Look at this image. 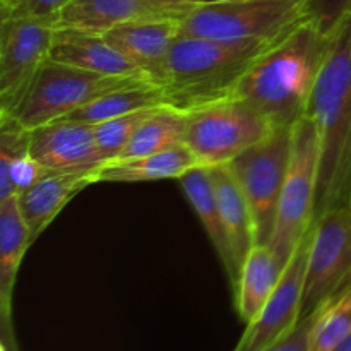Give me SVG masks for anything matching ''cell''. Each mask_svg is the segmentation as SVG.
Returning <instances> with one entry per match:
<instances>
[{"mask_svg":"<svg viewBox=\"0 0 351 351\" xmlns=\"http://www.w3.org/2000/svg\"><path fill=\"white\" fill-rule=\"evenodd\" d=\"M29 228L21 215L17 197L0 201V315L3 338L12 336V295L23 257L31 245Z\"/></svg>","mask_w":351,"mask_h":351,"instance_id":"cell-17","label":"cell"},{"mask_svg":"<svg viewBox=\"0 0 351 351\" xmlns=\"http://www.w3.org/2000/svg\"><path fill=\"white\" fill-rule=\"evenodd\" d=\"M182 19L184 17L132 21L108 31L103 36L123 57L160 84L168 53L182 34Z\"/></svg>","mask_w":351,"mask_h":351,"instance_id":"cell-13","label":"cell"},{"mask_svg":"<svg viewBox=\"0 0 351 351\" xmlns=\"http://www.w3.org/2000/svg\"><path fill=\"white\" fill-rule=\"evenodd\" d=\"M276 127L239 96L219 99L187 113L185 144L204 167L228 165L266 139Z\"/></svg>","mask_w":351,"mask_h":351,"instance_id":"cell-7","label":"cell"},{"mask_svg":"<svg viewBox=\"0 0 351 351\" xmlns=\"http://www.w3.org/2000/svg\"><path fill=\"white\" fill-rule=\"evenodd\" d=\"M163 105L165 95L161 86L154 81H144L99 96L98 99L79 108L67 119L95 125V123L105 122V120L129 115V113L141 112V110L158 108Z\"/></svg>","mask_w":351,"mask_h":351,"instance_id":"cell-23","label":"cell"},{"mask_svg":"<svg viewBox=\"0 0 351 351\" xmlns=\"http://www.w3.org/2000/svg\"><path fill=\"white\" fill-rule=\"evenodd\" d=\"M14 2H16V0H0V10H2V9H7V7L12 5Z\"/></svg>","mask_w":351,"mask_h":351,"instance_id":"cell-34","label":"cell"},{"mask_svg":"<svg viewBox=\"0 0 351 351\" xmlns=\"http://www.w3.org/2000/svg\"><path fill=\"white\" fill-rule=\"evenodd\" d=\"M285 266L269 245H254L240 267L235 304L240 319L250 324L280 285Z\"/></svg>","mask_w":351,"mask_h":351,"instance_id":"cell-19","label":"cell"},{"mask_svg":"<svg viewBox=\"0 0 351 351\" xmlns=\"http://www.w3.org/2000/svg\"><path fill=\"white\" fill-rule=\"evenodd\" d=\"M351 335V287L319 308L311 351H332Z\"/></svg>","mask_w":351,"mask_h":351,"instance_id":"cell-25","label":"cell"},{"mask_svg":"<svg viewBox=\"0 0 351 351\" xmlns=\"http://www.w3.org/2000/svg\"><path fill=\"white\" fill-rule=\"evenodd\" d=\"M72 0H16L0 17H55Z\"/></svg>","mask_w":351,"mask_h":351,"instance_id":"cell-28","label":"cell"},{"mask_svg":"<svg viewBox=\"0 0 351 351\" xmlns=\"http://www.w3.org/2000/svg\"><path fill=\"white\" fill-rule=\"evenodd\" d=\"M91 184H98L96 173H55L45 177L17 195L21 215L29 228L31 242L43 233L55 216L67 206L75 194Z\"/></svg>","mask_w":351,"mask_h":351,"instance_id":"cell-16","label":"cell"},{"mask_svg":"<svg viewBox=\"0 0 351 351\" xmlns=\"http://www.w3.org/2000/svg\"><path fill=\"white\" fill-rule=\"evenodd\" d=\"M201 165L194 156L187 144L170 147L161 153L147 154V156L134 158L125 161H112L99 168V182H122V184H134V182H154L178 178L191 168Z\"/></svg>","mask_w":351,"mask_h":351,"instance_id":"cell-22","label":"cell"},{"mask_svg":"<svg viewBox=\"0 0 351 351\" xmlns=\"http://www.w3.org/2000/svg\"><path fill=\"white\" fill-rule=\"evenodd\" d=\"M311 232L295 250L280 285L264 305L261 314L247 324L245 332L233 351H263L293 331L302 321L305 267H307Z\"/></svg>","mask_w":351,"mask_h":351,"instance_id":"cell-11","label":"cell"},{"mask_svg":"<svg viewBox=\"0 0 351 351\" xmlns=\"http://www.w3.org/2000/svg\"><path fill=\"white\" fill-rule=\"evenodd\" d=\"M29 132L31 154L47 171L98 175L105 167L91 123L64 119Z\"/></svg>","mask_w":351,"mask_h":351,"instance_id":"cell-12","label":"cell"},{"mask_svg":"<svg viewBox=\"0 0 351 351\" xmlns=\"http://www.w3.org/2000/svg\"><path fill=\"white\" fill-rule=\"evenodd\" d=\"M293 149V125L276 127L266 139L230 161V168L250 206L256 245H269L278 204Z\"/></svg>","mask_w":351,"mask_h":351,"instance_id":"cell-8","label":"cell"},{"mask_svg":"<svg viewBox=\"0 0 351 351\" xmlns=\"http://www.w3.org/2000/svg\"><path fill=\"white\" fill-rule=\"evenodd\" d=\"M332 351H351V335L348 336V338L343 339V341L339 343V345L336 346Z\"/></svg>","mask_w":351,"mask_h":351,"instance_id":"cell-32","label":"cell"},{"mask_svg":"<svg viewBox=\"0 0 351 351\" xmlns=\"http://www.w3.org/2000/svg\"><path fill=\"white\" fill-rule=\"evenodd\" d=\"M144 81L153 79L146 75L112 77L48 58L34 75L21 101L5 113H10L24 129L33 130L67 119L99 96Z\"/></svg>","mask_w":351,"mask_h":351,"instance_id":"cell-4","label":"cell"},{"mask_svg":"<svg viewBox=\"0 0 351 351\" xmlns=\"http://www.w3.org/2000/svg\"><path fill=\"white\" fill-rule=\"evenodd\" d=\"M185 130L187 113L167 105L160 106L141 123L130 143L115 161L134 160L185 144Z\"/></svg>","mask_w":351,"mask_h":351,"instance_id":"cell-24","label":"cell"},{"mask_svg":"<svg viewBox=\"0 0 351 351\" xmlns=\"http://www.w3.org/2000/svg\"><path fill=\"white\" fill-rule=\"evenodd\" d=\"M160 108V106H158ZM156 108L141 110V112L129 113V115L117 117V119L105 120V122L95 123V137L98 149L101 153L103 161L112 163L122 154L127 144L134 137L136 130L139 129L141 123L151 115Z\"/></svg>","mask_w":351,"mask_h":351,"instance_id":"cell-26","label":"cell"},{"mask_svg":"<svg viewBox=\"0 0 351 351\" xmlns=\"http://www.w3.org/2000/svg\"><path fill=\"white\" fill-rule=\"evenodd\" d=\"M29 130L0 112V201L19 195L48 173L31 154Z\"/></svg>","mask_w":351,"mask_h":351,"instance_id":"cell-18","label":"cell"},{"mask_svg":"<svg viewBox=\"0 0 351 351\" xmlns=\"http://www.w3.org/2000/svg\"><path fill=\"white\" fill-rule=\"evenodd\" d=\"M319 184V134L308 117L293 125L290 168L276 213V225L269 247L285 267L312 230Z\"/></svg>","mask_w":351,"mask_h":351,"instance_id":"cell-5","label":"cell"},{"mask_svg":"<svg viewBox=\"0 0 351 351\" xmlns=\"http://www.w3.org/2000/svg\"><path fill=\"white\" fill-rule=\"evenodd\" d=\"M215 184L216 199H218L219 211H221L223 225H225L226 237H228L230 249L235 259L237 269L242 267L243 261L249 256L252 247L256 245V230H254V218L250 206L240 189L239 182L232 175L226 165L209 167Z\"/></svg>","mask_w":351,"mask_h":351,"instance_id":"cell-21","label":"cell"},{"mask_svg":"<svg viewBox=\"0 0 351 351\" xmlns=\"http://www.w3.org/2000/svg\"><path fill=\"white\" fill-rule=\"evenodd\" d=\"M273 43L219 41L180 34L165 62V105L180 112L230 98L254 62Z\"/></svg>","mask_w":351,"mask_h":351,"instance_id":"cell-3","label":"cell"},{"mask_svg":"<svg viewBox=\"0 0 351 351\" xmlns=\"http://www.w3.org/2000/svg\"><path fill=\"white\" fill-rule=\"evenodd\" d=\"M302 21L304 0H240L194 7L182 19V34L273 43Z\"/></svg>","mask_w":351,"mask_h":351,"instance_id":"cell-6","label":"cell"},{"mask_svg":"<svg viewBox=\"0 0 351 351\" xmlns=\"http://www.w3.org/2000/svg\"><path fill=\"white\" fill-rule=\"evenodd\" d=\"M154 7L163 12L173 14V16L184 17L191 9L197 5V0H149Z\"/></svg>","mask_w":351,"mask_h":351,"instance_id":"cell-30","label":"cell"},{"mask_svg":"<svg viewBox=\"0 0 351 351\" xmlns=\"http://www.w3.org/2000/svg\"><path fill=\"white\" fill-rule=\"evenodd\" d=\"M351 14V0H304V19L331 38Z\"/></svg>","mask_w":351,"mask_h":351,"instance_id":"cell-27","label":"cell"},{"mask_svg":"<svg viewBox=\"0 0 351 351\" xmlns=\"http://www.w3.org/2000/svg\"><path fill=\"white\" fill-rule=\"evenodd\" d=\"M351 287V208H332L314 221L305 267L302 319Z\"/></svg>","mask_w":351,"mask_h":351,"instance_id":"cell-9","label":"cell"},{"mask_svg":"<svg viewBox=\"0 0 351 351\" xmlns=\"http://www.w3.org/2000/svg\"><path fill=\"white\" fill-rule=\"evenodd\" d=\"M180 17L163 12L149 0H72L55 16L57 27L106 34L108 31L141 19Z\"/></svg>","mask_w":351,"mask_h":351,"instance_id":"cell-15","label":"cell"},{"mask_svg":"<svg viewBox=\"0 0 351 351\" xmlns=\"http://www.w3.org/2000/svg\"><path fill=\"white\" fill-rule=\"evenodd\" d=\"M305 117L319 134L315 221L332 208H351V14L331 36Z\"/></svg>","mask_w":351,"mask_h":351,"instance_id":"cell-1","label":"cell"},{"mask_svg":"<svg viewBox=\"0 0 351 351\" xmlns=\"http://www.w3.org/2000/svg\"><path fill=\"white\" fill-rule=\"evenodd\" d=\"M329 41L302 21L254 62L233 96L256 106L274 127L295 125L307 112Z\"/></svg>","mask_w":351,"mask_h":351,"instance_id":"cell-2","label":"cell"},{"mask_svg":"<svg viewBox=\"0 0 351 351\" xmlns=\"http://www.w3.org/2000/svg\"><path fill=\"white\" fill-rule=\"evenodd\" d=\"M178 182H180V187L184 191L185 197H187V201L194 208L195 215L201 219L216 254H218L223 266H225L230 281L235 287L237 280H239V269H237L235 259H233L232 249H230L228 237H226L225 225H223L211 170H209V167H204V165H197V167L185 171L178 178Z\"/></svg>","mask_w":351,"mask_h":351,"instance_id":"cell-20","label":"cell"},{"mask_svg":"<svg viewBox=\"0 0 351 351\" xmlns=\"http://www.w3.org/2000/svg\"><path fill=\"white\" fill-rule=\"evenodd\" d=\"M2 351H17L14 338H3L2 339Z\"/></svg>","mask_w":351,"mask_h":351,"instance_id":"cell-31","label":"cell"},{"mask_svg":"<svg viewBox=\"0 0 351 351\" xmlns=\"http://www.w3.org/2000/svg\"><path fill=\"white\" fill-rule=\"evenodd\" d=\"M55 17H0V112H10L50 58Z\"/></svg>","mask_w":351,"mask_h":351,"instance_id":"cell-10","label":"cell"},{"mask_svg":"<svg viewBox=\"0 0 351 351\" xmlns=\"http://www.w3.org/2000/svg\"><path fill=\"white\" fill-rule=\"evenodd\" d=\"M319 311L312 312L311 315L302 319L297 324V328L291 332H288L285 338L276 341L274 345L267 346L263 351H311L312 345V331H314L315 319H317Z\"/></svg>","mask_w":351,"mask_h":351,"instance_id":"cell-29","label":"cell"},{"mask_svg":"<svg viewBox=\"0 0 351 351\" xmlns=\"http://www.w3.org/2000/svg\"><path fill=\"white\" fill-rule=\"evenodd\" d=\"M230 2H240V0H197V5H213V3H230Z\"/></svg>","mask_w":351,"mask_h":351,"instance_id":"cell-33","label":"cell"},{"mask_svg":"<svg viewBox=\"0 0 351 351\" xmlns=\"http://www.w3.org/2000/svg\"><path fill=\"white\" fill-rule=\"evenodd\" d=\"M50 58L112 77L146 75L129 58L123 57L103 34L86 33L69 27H57L51 41Z\"/></svg>","mask_w":351,"mask_h":351,"instance_id":"cell-14","label":"cell"}]
</instances>
